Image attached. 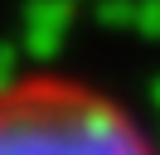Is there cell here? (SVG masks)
I'll use <instances>...</instances> for the list:
<instances>
[{
    "label": "cell",
    "mask_w": 160,
    "mask_h": 155,
    "mask_svg": "<svg viewBox=\"0 0 160 155\" xmlns=\"http://www.w3.org/2000/svg\"><path fill=\"white\" fill-rule=\"evenodd\" d=\"M0 155H160L146 116L68 68L0 73Z\"/></svg>",
    "instance_id": "6da1fadb"
}]
</instances>
